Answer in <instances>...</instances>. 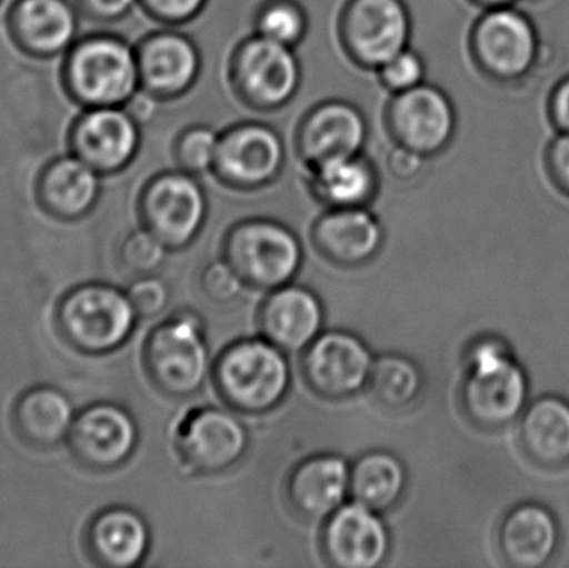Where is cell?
<instances>
[{
	"label": "cell",
	"mask_w": 569,
	"mask_h": 568,
	"mask_svg": "<svg viewBox=\"0 0 569 568\" xmlns=\"http://www.w3.org/2000/svg\"><path fill=\"white\" fill-rule=\"evenodd\" d=\"M473 6L480 7L481 10L498 9V7L518 6L521 0H470Z\"/></svg>",
	"instance_id": "cell-44"
},
{
	"label": "cell",
	"mask_w": 569,
	"mask_h": 568,
	"mask_svg": "<svg viewBox=\"0 0 569 568\" xmlns=\"http://www.w3.org/2000/svg\"><path fill=\"white\" fill-rule=\"evenodd\" d=\"M323 307L307 287L273 289L259 310L262 336L284 353L303 352L323 329Z\"/></svg>",
	"instance_id": "cell-23"
},
{
	"label": "cell",
	"mask_w": 569,
	"mask_h": 568,
	"mask_svg": "<svg viewBox=\"0 0 569 568\" xmlns=\"http://www.w3.org/2000/svg\"><path fill=\"white\" fill-rule=\"evenodd\" d=\"M209 200L197 176L186 170H163L143 183L139 216L143 229L169 249L189 246L206 223Z\"/></svg>",
	"instance_id": "cell-10"
},
{
	"label": "cell",
	"mask_w": 569,
	"mask_h": 568,
	"mask_svg": "<svg viewBox=\"0 0 569 568\" xmlns=\"http://www.w3.org/2000/svg\"><path fill=\"white\" fill-rule=\"evenodd\" d=\"M383 122L395 146L433 159L453 142L458 117L450 96L440 87L423 82L391 96Z\"/></svg>",
	"instance_id": "cell-11"
},
{
	"label": "cell",
	"mask_w": 569,
	"mask_h": 568,
	"mask_svg": "<svg viewBox=\"0 0 569 568\" xmlns=\"http://www.w3.org/2000/svg\"><path fill=\"white\" fill-rule=\"evenodd\" d=\"M308 186L327 209L368 207L377 197L380 173L367 153H355L310 167Z\"/></svg>",
	"instance_id": "cell-29"
},
{
	"label": "cell",
	"mask_w": 569,
	"mask_h": 568,
	"mask_svg": "<svg viewBox=\"0 0 569 568\" xmlns=\"http://www.w3.org/2000/svg\"><path fill=\"white\" fill-rule=\"evenodd\" d=\"M80 19L73 0H12L7 36L29 59H59L79 39Z\"/></svg>",
	"instance_id": "cell-19"
},
{
	"label": "cell",
	"mask_w": 569,
	"mask_h": 568,
	"mask_svg": "<svg viewBox=\"0 0 569 568\" xmlns=\"http://www.w3.org/2000/svg\"><path fill=\"white\" fill-rule=\"evenodd\" d=\"M497 544L501 559L510 567H547L560 550V522L543 504L521 502L501 519Z\"/></svg>",
	"instance_id": "cell-22"
},
{
	"label": "cell",
	"mask_w": 569,
	"mask_h": 568,
	"mask_svg": "<svg viewBox=\"0 0 569 568\" xmlns=\"http://www.w3.org/2000/svg\"><path fill=\"white\" fill-rule=\"evenodd\" d=\"M173 442L189 472L213 476L226 472L246 456L249 432L227 410L202 407L180 420Z\"/></svg>",
	"instance_id": "cell-14"
},
{
	"label": "cell",
	"mask_w": 569,
	"mask_h": 568,
	"mask_svg": "<svg viewBox=\"0 0 569 568\" xmlns=\"http://www.w3.org/2000/svg\"><path fill=\"white\" fill-rule=\"evenodd\" d=\"M370 136L367 116L350 100L328 99L305 112L295 130V150L307 169L365 152Z\"/></svg>",
	"instance_id": "cell-17"
},
{
	"label": "cell",
	"mask_w": 569,
	"mask_h": 568,
	"mask_svg": "<svg viewBox=\"0 0 569 568\" xmlns=\"http://www.w3.org/2000/svg\"><path fill=\"white\" fill-rule=\"evenodd\" d=\"M530 382L507 340L478 337L465 359L460 406L465 417L485 432H497L520 419L528 406Z\"/></svg>",
	"instance_id": "cell-1"
},
{
	"label": "cell",
	"mask_w": 569,
	"mask_h": 568,
	"mask_svg": "<svg viewBox=\"0 0 569 568\" xmlns=\"http://www.w3.org/2000/svg\"><path fill=\"white\" fill-rule=\"evenodd\" d=\"M212 376L227 406L253 416L276 409L290 389L287 356L266 337L230 343L217 357Z\"/></svg>",
	"instance_id": "cell-4"
},
{
	"label": "cell",
	"mask_w": 569,
	"mask_h": 568,
	"mask_svg": "<svg viewBox=\"0 0 569 568\" xmlns=\"http://www.w3.org/2000/svg\"><path fill=\"white\" fill-rule=\"evenodd\" d=\"M157 102H159V100L153 99L152 96H149V93L140 89L139 92L129 100L126 107L143 126V123L149 122L153 113H156Z\"/></svg>",
	"instance_id": "cell-43"
},
{
	"label": "cell",
	"mask_w": 569,
	"mask_h": 568,
	"mask_svg": "<svg viewBox=\"0 0 569 568\" xmlns=\"http://www.w3.org/2000/svg\"><path fill=\"white\" fill-rule=\"evenodd\" d=\"M130 303L139 319L159 316L169 302V289L163 280L153 276L139 277L127 289Z\"/></svg>",
	"instance_id": "cell-37"
},
{
	"label": "cell",
	"mask_w": 569,
	"mask_h": 568,
	"mask_svg": "<svg viewBox=\"0 0 569 568\" xmlns=\"http://www.w3.org/2000/svg\"><path fill=\"white\" fill-rule=\"evenodd\" d=\"M321 549L330 566L375 568L390 552V534L380 514L351 500L325 520Z\"/></svg>",
	"instance_id": "cell-20"
},
{
	"label": "cell",
	"mask_w": 569,
	"mask_h": 568,
	"mask_svg": "<svg viewBox=\"0 0 569 568\" xmlns=\"http://www.w3.org/2000/svg\"><path fill=\"white\" fill-rule=\"evenodd\" d=\"M318 252L340 267H360L370 262L383 243L380 220L368 207L328 209L311 230Z\"/></svg>",
	"instance_id": "cell-24"
},
{
	"label": "cell",
	"mask_w": 569,
	"mask_h": 568,
	"mask_svg": "<svg viewBox=\"0 0 569 568\" xmlns=\"http://www.w3.org/2000/svg\"><path fill=\"white\" fill-rule=\"evenodd\" d=\"M169 247L147 229L129 233L120 243L117 260L123 273L133 279L153 276L166 262Z\"/></svg>",
	"instance_id": "cell-34"
},
{
	"label": "cell",
	"mask_w": 569,
	"mask_h": 568,
	"mask_svg": "<svg viewBox=\"0 0 569 568\" xmlns=\"http://www.w3.org/2000/svg\"><path fill=\"white\" fill-rule=\"evenodd\" d=\"M547 116L557 133H569V73L551 87Z\"/></svg>",
	"instance_id": "cell-42"
},
{
	"label": "cell",
	"mask_w": 569,
	"mask_h": 568,
	"mask_svg": "<svg viewBox=\"0 0 569 568\" xmlns=\"http://www.w3.org/2000/svg\"><path fill=\"white\" fill-rule=\"evenodd\" d=\"M140 89L159 102L180 99L196 87L202 72V53L187 33L160 29L136 46Z\"/></svg>",
	"instance_id": "cell-18"
},
{
	"label": "cell",
	"mask_w": 569,
	"mask_h": 568,
	"mask_svg": "<svg viewBox=\"0 0 569 568\" xmlns=\"http://www.w3.org/2000/svg\"><path fill=\"white\" fill-rule=\"evenodd\" d=\"M0 3H2V0H0Z\"/></svg>",
	"instance_id": "cell-45"
},
{
	"label": "cell",
	"mask_w": 569,
	"mask_h": 568,
	"mask_svg": "<svg viewBox=\"0 0 569 568\" xmlns=\"http://www.w3.org/2000/svg\"><path fill=\"white\" fill-rule=\"evenodd\" d=\"M60 83L82 109L126 107L140 90L136 46L112 32L86 33L63 53Z\"/></svg>",
	"instance_id": "cell-2"
},
{
	"label": "cell",
	"mask_w": 569,
	"mask_h": 568,
	"mask_svg": "<svg viewBox=\"0 0 569 568\" xmlns=\"http://www.w3.org/2000/svg\"><path fill=\"white\" fill-rule=\"evenodd\" d=\"M139 444V427L129 410L112 402L83 407L67 446L76 462L92 472H110L129 462Z\"/></svg>",
	"instance_id": "cell-16"
},
{
	"label": "cell",
	"mask_w": 569,
	"mask_h": 568,
	"mask_svg": "<svg viewBox=\"0 0 569 568\" xmlns=\"http://www.w3.org/2000/svg\"><path fill=\"white\" fill-rule=\"evenodd\" d=\"M373 360L367 343L353 333L328 330L303 350L301 373L317 396L350 399L368 386Z\"/></svg>",
	"instance_id": "cell-15"
},
{
	"label": "cell",
	"mask_w": 569,
	"mask_h": 568,
	"mask_svg": "<svg viewBox=\"0 0 569 568\" xmlns=\"http://www.w3.org/2000/svg\"><path fill=\"white\" fill-rule=\"evenodd\" d=\"M410 9L405 0H347L338 16V40L351 63L377 72L410 47Z\"/></svg>",
	"instance_id": "cell-9"
},
{
	"label": "cell",
	"mask_w": 569,
	"mask_h": 568,
	"mask_svg": "<svg viewBox=\"0 0 569 568\" xmlns=\"http://www.w3.org/2000/svg\"><path fill=\"white\" fill-rule=\"evenodd\" d=\"M521 450L535 466L560 470L569 466V400L543 396L528 403L518 427Z\"/></svg>",
	"instance_id": "cell-28"
},
{
	"label": "cell",
	"mask_w": 569,
	"mask_h": 568,
	"mask_svg": "<svg viewBox=\"0 0 569 568\" xmlns=\"http://www.w3.org/2000/svg\"><path fill=\"white\" fill-rule=\"evenodd\" d=\"M301 62L295 49L253 32L237 43L229 82L240 103L256 112L283 109L300 90Z\"/></svg>",
	"instance_id": "cell-7"
},
{
	"label": "cell",
	"mask_w": 569,
	"mask_h": 568,
	"mask_svg": "<svg viewBox=\"0 0 569 568\" xmlns=\"http://www.w3.org/2000/svg\"><path fill=\"white\" fill-rule=\"evenodd\" d=\"M67 146L100 176H117L139 156L142 123L127 107L82 109L70 123Z\"/></svg>",
	"instance_id": "cell-13"
},
{
	"label": "cell",
	"mask_w": 569,
	"mask_h": 568,
	"mask_svg": "<svg viewBox=\"0 0 569 568\" xmlns=\"http://www.w3.org/2000/svg\"><path fill=\"white\" fill-rule=\"evenodd\" d=\"M377 76L380 86L395 96V93L407 92L425 82L427 62L417 50L407 47L387 60L377 70Z\"/></svg>",
	"instance_id": "cell-35"
},
{
	"label": "cell",
	"mask_w": 569,
	"mask_h": 568,
	"mask_svg": "<svg viewBox=\"0 0 569 568\" xmlns=\"http://www.w3.org/2000/svg\"><path fill=\"white\" fill-rule=\"evenodd\" d=\"M37 206L50 219L79 222L93 212L102 196V176L72 152L52 157L33 183Z\"/></svg>",
	"instance_id": "cell-21"
},
{
	"label": "cell",
	"mask_w": 569,
	"mask_h": 568,
	"mask_svg": "<svg viewBox=\"0 0 569 568\" xmlns=\"http://www.w3.org/2000/svg\"><path fill=\"white\" fill-rule=\"evenodd\" d=\"M543 162L551 183L569 199V133H557L547 143Z\"/></svg>",
	"instance_id": "cell-40"
},
{
	"label": "cell",
	"mask_w": 569,
	"mask_h": 568,
	"mask_svg": "<svg viewBox=\"0 0 569 568\" xmlns=\"http://www.w3.org/2000/svg\"><path fill=\"white\" fill-rule=\"evenodd\" d=\"M150 530L146 519L129 507L113 506L97 512L83 532V549L96 566L133 568L146 559Z\"/></svg>",
	"instance_id": "cell-25"
},
{
	"label": "cell",
	"mask_w": 569,
	"mask_h": 568,
	"mask_svg": "<svg viewBox=\"0 0 569 568\" xmlns=\"http://www.w3.org/2000/svg\"><path fill=\"white\" fill-rule=\"evenodd\" d=\"M143 367L150 382L173 399L199 392L209 373V346L197 313L180 312L163 320L143 343Z\"/></svg>",
	"instance_id": "cell-6"
},
{
	"label": "cell",
	"mask_w": 569,
	"mask_h": 568,
	"mask_svg": "<svg viewBox=\"0 0 569 568\" xmlns=\"http://www.w3.org/2000/svg\"><path fill=\"white\" fill-rule=\"evenodd\" d=\"M427 160L420 153L413 152V150L395 146V149L388 153L387 169L390 176L398 180V182H410V180L420 177Z\"/></svg>",
	"instance_id": "cell-41"
},
{
	"label": "cell",
	"mask_w": 569,
	"mask_h": 568,
	"mask_svg": "<svg viewBox=\"0 0 569 568\" xmlns=\"http://www.w3.org/2000/svg\"><path fill=\"white\" fill-rule=\"evenodd\" d=\"M350 496V466L343 457L320 454L301 460L287 480L291 509L307 520H327Z\"/></svg>",
	"instance_id": "cell-26"
},
{
	"label": "cell",
	"mask_w": 569,
	"mask_h": 568,
	"mask_svg": "<svg viewBox=\"0 0 569 568\" xmlns=\"http://www.w3.org/2000/svg\"><path fill=\"white\" fill-rule=\"evenodd\" d=\"M423 387V377L417 363L398 353H385L373 360L368 392L387 409H405L411 406Z\"/></svg>",
	"instance_id": "cell-31"
},
{
	"label": "cell",
	"mask_w": 569,
	"mask_h": 568,
	"mask_svg": "<svg viewBox=\"0 0 569 568\" xmlns=\"http://www.w3.org/2000/svg\"><path fill=\"white\" fill-rule=\"evenodd\" d=\"M137 319L127 292L106 282L79 283L56 307L57 332L83 356H107L120 349L132 336Z\"/></svg>",
	"instance_id": "cell-3"
},
{
	"label": "cell",
	"mask_w": 569,
	"mask_h": 568,
	"mask_svg": "<svg viewBox=\"0 0 569 568\" xmlns=\"http://www.w3.org/2000/svg\"><path fill=\"white\" fill-rule=\"evenodd\" d=\"M243 286L246 283L226 259L209 263L200 277V289L213 303L233 302L242 293Z\"/></svg>",
	"instance_id": "cell-36"
},
{
	"label": "cell",
	"mask_w": 569,
	"mask_h": 568,
	"mask_svg": "<svg viewBox=\"0 0 569 568\" xmlns=\"http://www.w3.org/2000/svg\"><path fill=\"white\" fill-rule=\"evenodd\" d=\"M76 416L66 392L36 386L17 397L10 422L17 439L30 449L52 450L67 442Z\"/></svg>",
	"instance_id": "cell-27"
},
{
	"label": "cell",
	"mask_w": 569,
	"mask_h": 568,
	"mask_svg": "<svg viewBox=\"0 0 569 568\" xmlns=\"http://www.w3.org/2000/svg\"><path fill=\"white\" fill-rule=\"evenodd\" d=\"M209 0H139V7L152 20L167 27L192 22L206 9Z\"/></svg>",
	"instance_id": "cell-38"
},
{
	"label": "cell",
	"mask_w": 569,
	"mask_h": 568,
	"mask_svg": "<svg viewBox=\"0 0 569 568\" xmlns=\"http://www.w3.org/2000/svg\"><path fill=\"white\" fill-rule=\"evenodd\" d=\"M287 149L276 127L246 120L227 127L219 136L212 173L236 190H259L282 176Z\"/></svg>",
	"instance_id": "cell-12"
},
{
	"label": "cell",
	"mask_w": 569,
	"mask_h": 568,
	"mask_svg": "<svg viewBox=\"0 0 569 568\" xmlns=\"http://www.w3.org/2000/svg\"><path fill=\"white\" fill-rule=\"evenodd\" d=\"M223 259L253 289L287 286L300 270L301 243L283 223L247 219L230 227L223 239Z\"/></svg>",
	"instance_id": "cell-8"
},
{
	"label": "cell",
	"mask_w": 569,
	"mask_h": 568,
	"mask_svg": "<svg viewBox=\"0 0 569 568\" xmlns=\"http://www.w3.org/2000/svg\"><path fill=\"white\" fill-rule=\"evenodd\" d=\"M471 62L498 86H518L541 62V37L533 19L517 6L483 10L468 36Z\"/></svg>",
	"instance_id": "cell-5"
},
{
	"label": "cell",
	"mask_w": 569,
	"mask_h": 568,
	"mask_svg": "<svg viewBox=\"0 0 569 568\" xmlns=\"http://www.w3.org/2000/svg\"><path fill=\"white\" fill-rule=\"evenodd\" d=\"M219 136L220 132L202 123L183 129L173 142L172 152L177 169L186 170L192 176L212 172Z\"/></svg>",
	"instance_id": "cell-33"
},
{
	"label": "cell",
	"mask_w": 569,
	"mask_h": 568,
	"mask_svg": "<svg viewBox=\"0 0 569 568\" xmlns=\"http://www.w3.org/2000/svg\"><path fill=\"white\" fill-rule=\"evenodd\" d=\"M408 486L403 462L387 450H373L350 467V497L355 502L383 514L393 509Z\"/></svg>",
	"instance_id": "cell-30"
},
{
	"label": "cell",
	"mask_w": 569,
	"mask_h": 568,
	"mask_svg": "<svg viewBox=\"0 0 569 568\" xmlns=\"http://www.w3.org/2000/svg\"><path fill=\"white\" fill-rule=\"evenodd\" d=\"M308 13L298 0H263L253 16V32L297 49L308 33Z\"/></svg>",
	"instance_id": "cell-32"
},
{
	"label": "cell",
	"mask_w": 569,
	"mask_h": 568,
	"mask_svg": "<svg viewBox=\"0 0 569 568\" xmlns=\"http://www.w3.org/2000/svg\"><path fill=\"white\" fill-rule=\"evenodd\" d=\"M82 19L100 26L122 22L136 7L139 0H73Z\"/></svg>",
	"instance_id": "cell-39"
}]
</instances>
